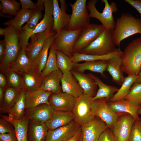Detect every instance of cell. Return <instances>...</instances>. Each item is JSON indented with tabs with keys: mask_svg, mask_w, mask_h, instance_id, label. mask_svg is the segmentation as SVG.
<instances>
[{
	"mask_svg": "<svg viewBox=\"0 0 141 141\" xmlns=\"http://www.w3.org/2000/svg\"><path fill=\"white\" fill-rule=\"evenodd\" d=\"M48 130L45 123L29 120L27 141H46Z\"/></svg>",
	"mask_w": 141,
	"mask_h": 141,
	"instance_id": "obj_22",
	"label": "cell"
},
{
	"mask_svg": "<svg viewBox=\"0 0 141 141\" xmlns=\"http://www.w3.org/2000/svg\"><path fill=\"white\" fill-rule=\"evenodd\" d=\"M76 98L70 95L62 92L57 94L52 93L49 102L55 110L72 112Z\"/></svg>",
	"mask_w": 141,
	"mask_h": 141,
	"instance_id": "obj_16",
	"label": "cell"
},
{
	"mask_svg": "<svg viewBox=\"0 0 141 141\" xmlns=\"http://www.w3.org/2000/svg\"><path fill=\"white\" fill-rule=\"evenodd\" d=\"M1 117L10 122L13 126L17 141H27V132L29 119L26 117L15 120L8 116L1 115Z\"/></svg>",
	"mask_w": 141,
	"mask_h": 141,
	"instance_id": "obj_33",
	"label": "cell"
},
{
	"mask_svg": "<svg viewBox=\"0 0 141 141\" xmlns=\"http://www.w3.org/2000/svg\"><path fill=\"white\" fill-rule=\"evenodd\" d=\"M26 50L24 47L21 48L16 60L9 66L8 69L21 74L34 68L33 62L27 55Z\"/></svg>",
	"mask_w": 141,
	"mask_h": 141,
	"instance_id": "obj_27",
	"label": "cell"
},
{
	"mask_svg": "<svg viewBox=\"0 0 141 141\" xmlns=\"http://www.w3.org/2000/svg\"><path fill=\"white\" fill-rule=\"evenodd\" d=\"M80 30L63 29L56 33L51 45L56 50L61 51L71 58L73 49Z\"/></svg>",
	"mask_w": 141,
	"mask_h": 141,
	"instance_id": "obj_9",
	"label": "cell"
},
{
	"mask_svg": "<svg viewBox=\"0 0 141 141\" xmlns=\"http://www.w3.org/2000/svg\"><path fill=\"white\" fill-rule=\"evenodd\" d=\"M55 34L54 32L47 36L42 50L33 62L34 68L41 73L46 64L50 48Z\"/></svg>",
	"mask_w": 141,
	"mask_h": 141,
	"instance_id": "obj_34",
	"label": "cell"
},
{
	"mask_svg": "<svg viewBox=\"0 0 141 141\" xmlns=\"http://www.w3.org/2000/svg\"></svg>",
	"mask_w": 141,
	"mask_h": 141,
	"instance_id": "obj_57",
	"label": "cell"
},
{
	"mask_svg": "<svg viewBox=\"0 0 141 141\" xmlns=\"http://www.w3.org/2000/svg\"><path fill=\"white\" fill-rule=\"evenodd\" d=\"M14 132V128L13 125L8 121L1 117L0 119V134Z\"/></svg>",
	"mask_w": 141,
	"mask_h": 141,
	"instance_id": "obj_45",
	"label": "cell"
},
{
	"mask_svg": "<svg viewBox=\"0 0 141 141\" xmlns=\"http://www.w3.org/2000/svg\"><path fill=\"white\" fill-rule=\"evenodd\" d=\"M56 51L51 44L46 64L41 72V74L43 78L51 73L59 69L57 65Z\"/></svg>",
	"mask_w": 141,
	"mask_h": 141,
	"instance_id": "obj_40",
	"label": "cell"
},
{
	"mask_svg": "<svg viewBox=\"0 0 141 141\" xmlns=\"http://www.w3.org/2000/svg\"><path fill=\"white\" fill-rule=\"evenodd\" d=\"M106 70L111 75L112 81L121 85L125 79L123 73L121 69V61L120 57H115L107 61Z\"/></svg>",
	"mask_w": 141,
	"mask_h": 141,
	"instance_id": "obj_31",
	"label": "cell"
},
{
	"mask_svg": "<svg viewBox=\"0 0 141 141\" xmlns=\"http://www.w3.org/2000/svg\"><path fill=\"white\" fill-rule=\"evenodd\" d=\"M47 36L44 32L33 34L31 36V42L26 52L27 55L32 61L34 62L42 50Z\"/></svg>",
	"mask_w": 141,
	"mask_h": 141,
	"instance_id": "obj_26",
	"label": "cell"
},
{
	"mask_svg": "<svg viewBox=\"0 0 141 141\" xmlns=\"http://www.w3.org/2000/svg\"><path fill=\"white\" fill-rule=\"evenodd\" d=\"M107 61H86L82 63H74L73 70L80 73L86 70L99 73L104 77V72L106 70Z\"/></svg>",
	"mask_w": 141,
	"mask_h": 141,
	"instance_id": "obj_29",
	"label": "cell"
},
{
	"mask_svg": "<svg viewBox=\"0 0 141 141\" xmlns=\"http://www.w3.org/2000/svg\"><path fill=\"white\" fill-rule=\"evenodd\" d=\"M4 33V28H0V34L1 35L3 36Z\"/></svg>",
	"mask_w": 141,
	"mask_h": 141,
	"instance_id": "obj_55",
	"label": "cell"
},
{
	"mask_svg": "<svg viewBox=\"0 0 141 141\" xmlns=\"http://www.w3.org/2000/svg\"><path fill=\"white\" fill-rule=\"evenodd\" d=\"M0 141H17L15 132L5 134H0Z\"/></svg>",
	"mask_w": 141,
	"mask_h": 141,
	"instance_id": "obj_48",
	"label": "cell"
},
{
	"mask_svg": "<svg viewBox=\"0 0 141 141\" xmlns=\"http://www.w3.org/2000/svg\"><path fill=\"white\" fill-rule=\"evenodd\" d=\"M125 1L135 8L141 15V0H125Z\"/></svg>",
	"mask_w": 141,
	"mask_h": 141,
	"instance_id": "obj_49",
	"label": "cell"
},
{
	"mask_svg": "<svg viewBox=\"0 0 141 141\" xmlns=\"http://www.w3.org/2000/svg\"><path fill=\"white\" fill-rule=\"evenodd\" d=\"M0 10L3 14L15 16L20 9L21 3L15 0H0Z\"/></svg>",
	"mask_w": 141,
	"mask_h": 141,
	"instance_id": "obj_42",
	"label": "cell"
},
{
	"mask_svg": "<svg viewBox=\"0 0 141 141\" xmlns=\"http://www.w3.org/2000/svg\"><path fill=\"white\" fill-rule=\"evenodd\" d=\"M61 7L57 0H53L54 20L52 32H56L63 29L67 28L69 25L71 15L66 13L67 5L65 0H60Z\"/></svg>",
	"mask_w": 141,
	"mask_h": 141,
	"instance_id": "obj_14",
	"label": "cell"
},
{
	"mask_svg": "<svg viewBox=\"0 0 141 141\" xmlns=\"http://www.w3.org/2000/svg\"><path fill=\"white\" fill-rule=\"evenodd\" d=\"M113 30L104 28L101 34L78 52L91 55H103L120 50L116 47L113 38Z\"/></svg>",
	"mask_w": 141,
	"mask_h": 141,
	"instance_id": "obj_3",
	"label": "cell"
},
{
	"mask_svg": "<svg viewBox=\"0 0 141 141\" xmlns=\"http://www.w3.org/2000/svg\"><path fill=\"white\" fill-rule=\"evenodd\" d=\"M62 92L77 98L83 94V91L70 71L63 73L61 80Z\"/></svg>",
	"mask_w": 141,
	"mask_h": 141,
	"instance_id": "obj_19",
	"label": "cell"
},
{
	"mask_svg": "<svg viewBox=\"0 0 141 141\" xmlns=\"http://www.w3.org/2000/svg\"><path fill=\"white\" fill-rule=\"evenodd\" d=\"M93 98L84 94L76 98L72 111L74 121L81 126L91 121L95 117Z\"/></svg>",
	"mask_w": 141,
	"mask_h": 141,
	"instance_id": "obj_6",
	"label": "cell"
},
{
	"mask_svg": "<svg viewBox=\"0 0 141 141\" xmlns=\"http://www.w3.org/2000/svg\"><path fill=\"white\" fill-rule=\"evenodd\" d=\"M88 74L94 80L99 88L96 95L93 98V100L104 98L105 99L107 102L110 101L119 89L116 87L105 84L98 77L92 73Z\"/></svg>",
	"mask_w": 141,
	"mask_h": 141,
	"instance_id": "obj_30",
	"label": "cell"
},
{
	"mask_svg": "<svg viewBox=\"0 0 141 141\" xmlns=\"http://www.w3.org/2000/svg\"><path fill=\"white\" fill-rule=\"evenodd\" d=\"M86 0H76L69 3L72 9L70 21L67 28L72 31L81 30L90 23L91 17Z\"/></svg>",
	"mask_w": 141,
	"mask_h": 141,
	"instance_id": "obj_8",
	"label": "cell"
},
{
	"mask_svg": "<svg viewBox=\"0 0 141 141\" xmlns=\"http://www.w3.org/2000/svg\"><path fill=\"white\" fill-rule=\"evenodd\" d=\"M25 89L21 90L16 102L8 112L9 118L19 120L26 117L25 102Z\"/></svg>",
	"mask_w": 141,
	"mask_h": 141,
	"instance_id": "obj_35",
	"label": "cell"
},
{
	"mask_svg": "<svg viewBox=\"0 0 141 141\" xmlns=\"http://www.w3.org/2000/svg\"><path fill=\"white\" fill-rule=\"evenodd\" d=\"M98 141H117L111 129L108 128L101 134Z\"/></svg>",
	"mask_w": 141,
	"mask_h": 141,
	"instance_id": "obj_46",
	"label": "cell"
},
{
	"mask_svg": "<svg viewBox=\"0 0 141 141\" xmlns=\"http://www.w3.org/2000/svg\"><path fill=\"white\" fill-rule=\"evenodd\" d=\"M52 93L41 89L32 91H26L25 97L26 110L42 104H50L49 99Z\"/></svg>",
	"mask_w": 141,
	"mask_h": 141,
	"instance_id": "obj_20",
	"label": "cell"
},
{
	"mask_svg": "<svg viewBox=\"0 0 141 141\" xmlns=\"http://www.w3.org/2000/svg\"><path fill=\"white\" fill-rule=\"evenodd\" d=\"M104 4V7L102 13L99 12L96 9V4L98 2L97 0H90L87 4V7L89 11L91 17L96 19L101 23L105 28L114 30L116 22L113 15V13L118 10L117 5L112 2L110 4L107 0H102Z\"/></svg>",
	"mask_w": 141,
	"mask_h": 141,
	"instance_id": "obj_5",
	"label": "cell"
},
{
	"mask_svg": "<svg viewBox=\"0 0 141 141\" xmlns=\"http://www.w3.org/2000/svg\"><path fill=\"white\" fill-rule=\"evenodd\" d=\"M32 11L31 10L21 8L14 18L5 22L4 24L7 26L12 27L20 32L22 25L30 19Z\"/></svg>",
	"mask_w": 141,
	"mask_h": 141,
	"instance_id": "obj_37",
	"label": "cell"
},
{
	"mask_svg": "<svg viewBox=\"0 0 141 141\" xmlns=\"http://www.w3.org/2000/svg\"><path fill=\"white\" fill-rule=\"evenodd\" d=\"M21 74L26 91H32L41 88L43 78L36 68H32L28 72Z\"/></svg>",
	"mask_w": 141,
	"mask_h": 141,
	"instance_id": "obj_28",
	"label": "cell"
},
{
	"mask_svg": "<svg viewBox=\"0 0 141 141\" xmlns=\"http://www.w3.org/2000/svg\"><path fill=\"white\" fill-rule=\"evenodd\" d=\"M21 91L7 86L4 89L3 98L0 104L1 113H8L16 102Z\"/></svg>",
	"mask_w": 141,
	"mask_h": 141,
	"instance_id": "obj_32",
	"label": "cell"
},
{
	"mask_svg": "<svg viewBox=\"0 0 141 141\" xmlns=\"http://www.w3.org/2000/svg\"><path fill=\"white\" fill-rule=\"evenodd\" d=\"M44 7L45 13L42 20L37 24L32 32L19 40V44L21 48L24 47L26 49H27L29 44L28 40L33 34L44 32L48 36L54 32H52L54 24L53 0H45Z\"/></svg>",
	"mask_w": 141,
	"mask_h": 141,
	"instance_id": "obj_7",
	"label": "cell"
},
{
	"mask_svg": "<svg viewBox=\"0 0 141 141\" xmlns=\"http://www.w3.org/2000/svg\"><path fill=\"white\" fill-rule=\"evenodd\" d=\"M124 99L141 106V84L134 83Z\"/></svg>",
	"mask_w": 141,
	"mask_h": 141,
	"instance_id": "obj_43",
	"label": "cell"
},
{
	"mask_svg": "<svg viewBox=\"0 0 141 141\" xmlns=\"http://www.w3.org/2000/svg\"><path fill=\"white\" fill-rule=\"evenodd\" d=\"M138 78L135 82L141 84V70L137 75Z\"/></svg>",
	"mask_w": 141,
	"mask_h": 141,
	"instance_id": "obj_54",
	"label": "cell"
},
{
	"mask_svg": "<svg viewBox=\"0 0 141 141\" xmlns=\"http://www.w3.org/2000/svg\"><path fill=\"white\" fill-rule=\"evenodd\" d=\"M128 141H141V119L135 120L133 124Z\"/></svg>",
	"mask_w": 141,
	"mask_h": 141,
	"instance_id": "obj_44",
	"label": "cell"
},
{
	"mask_svg": "<svg viewBox=\"0 0 141 141\" xmlns=\"http://www.w3.org/2000/svg\"><path fill=\"white\" fill-rule=\"evenodd\" d=\"M108 128L105 122L95 116L91 121L81 126L82 141H98L102 133Z\"/></svg>",
	"mask_w": 141,
	"mask_h": 141,
	"instance_id": "obj_12",
	"label": "cell"
},
{
	"mask_svg": "<svg viewBox=\"0 0 141 141\" xmlns=\"http://www.w3.org/2000/svg\"><path fill=\"white\" fill-rule=\"evenodd\" d=\"M22 9L31 10L36 8V4L31 0H20Z\"/></svg>",
	"mask_w": 141,
	"mask_h": 141,
	"instance_id": "obj_47",
	"label": "cell"
},
{
	"mask_svg": "<svg viewBox=\"0 0 141 141\" xmlns=\"http://www.w3.org/2000/svg\"><path fill=\"white\" fill-rule=\"evenodd\" d=\"M74 120L72 112L55 110L51 118L45 124L49 130L67 125Z\"/></svg>",
	"mask_w": 141,
	"mask_h": 141,
	"instance_id": "obj_25",
	"label": "cell"
},
{
	"mask_svg": "<svg viewBox=\"0 0 141 141\" xmlns=\"http://www.w3.org/2000/svg\"><path fill=\"white\" fill-rule=\"evenodd\" d=\"M5 44L4 39L0 41V60L1 62L3 60L5 52Z\"/></svg>",
	"mask_w": 141,
	"mask_h": 141,
	"instance_id": "obj_50",
	"label": "cell"
},
{
	"mask_svg": "<svg viewBox=\"0 0 141 141\" xmlns=\"http://www.w3.org/2000/svg\"><path fill=\"white\" fill-rule=\"evenodd\" d=\"M138 115H141V108L138 110Z\"/></svg>",
	"mask_w": 141,
	"mask_h": 141,
	"instance_id": "obj_56",
	"label": "cell"
},
{
	"mask_svg": "<svg viewBox=\"0 0 141 141\" xmlns=\"http://www.w3.org/2000/svg\"><path fill=\"white\" fill-rule=\"evenodd\" d=\"M62 75L59 69L50 73L43 78L40 89L55 94L62 92L60 85Z\"/></svg>",
	"mask_w": 141,
	"mask_h": 141,
	"instance_id": "obj_21",
	"label": "cell"
},
{
	"mask_svg": "<svg viewBox=\"0 0 141 141\" xmlns=\"http://www.w3.org/2000/svg\"><path fill=\"white\" fill-rule=\"evenodd\" d=\"M135 119L129 114L124 113L118 118L111 129L117 141L128 140Z\"/></svg>",
	"mask_w": 141,
	"mask_h": 141,
	"instance_id": "obj_13",
	"label": "cell"
},
{
	"mask_svg": "<svg viewBox=\"0 0 141 141\" xmlns=\"http://www.w3.org/2000/svg\"><path fill=\"white\" fill-rule=\"evenodd\" d=\"M56 53L58 68L62 73L73 70L74 63L71 58L60 51L56 50Z\"/></svg>",
	"mask_w": 141,
	"mask_h": 141,
	"instance_id": "obj_41",
	"label": "cell"
},
{
	"mask_svg": "<svg viewBox=\"0 0 141 141\" xmlns=\"http://www.w3.org/2000/svg\"><path fill=\"white\" fill-rule=\"evenodd\" d=\"M55 110L50 104L44 103L25 110L26 117L29 120L45 123Z\"/></svg>",
	"mask_w": 141,
	"mask_h": 141,
	"instance_id": "obj_17",
	"label": "cell"
},
{
	"mask_svg": "<svg viewBox=\"0 0 141 141\" xmlns=\"http://www.w3.org/2000/svg\"><path fill=\"white\" fill-rule=\"evenodd\" d=\"M115 22L113 38L119 49L123 40L137 33L141 35V18H136L130 13H124L117 19Z\"/></svg>",
	"mask_w": 141,
	"mask_h": 141,
	"instance_id": "obj_1",
	"label": "cell"
},
{
	"mask_svg": "<svg viewBox=\"0 0 141 141\" xmlns=\"http://www.w3.org/2000/svg\"><path fill=\"white\" fill-rule=\"evenodd\" d=\"M45 0H38L36 3V8L33 10L32 14L26 24L22 27L20 33V39H21L28 34L32 32L37 25L38 23L42 17V10L44 7Z\"/></svg>",
	"mask_w": 141,
	"mask_h": 141,
	"instance_id": "obj_24",
	"label": "cell"
},
{
	"mask_svg": "<svg viewBox=\"0 0 141 141\" xmlns=\"http://www.w3.org/2000/svg\"><path fill=\"white\" fill-rule=\"evenodd\" d=\"M83 91V94L93 98L96 95L98 86L94 80L88 74L74 70L70 71Z\"/></svg>",
	"mask_w": 141,
	"mask_h": 141,
	"instance_id": "obj_23",
	"label": "cell"
},
{
	"mask_svg": "<svg viewBox=\"0 0 141 141\" xmlns=\"http://www.w3.org/2000/svg\"><path fill=\"white\" fill-rule=\"evenodd\" d=\"M107 103L113 110L119 113H127L132 116L135 120L140 119L138 114L141 106L132 102L123 99L115 102L109 101Z\"/></svg>",
	"mask_w": 141,
	"mask_h": 141,
	"instance_id": "obj_18",
	"label": "cell"
},
{
	"mask_svg": "<svg viewBox=\"0 0 141 141\" xmlns=\"http://www.w3.org/2000/svg\"><path fill=\"white\" fill-rule=\"evenodd\" d=\"M4 89L0 87V104L2 102L3 98Z\"/></svg>",
	"mask_w": 141,
	"mask_h": 141,
	"instance_id": "obj_53",
	"label": "cell"
},
{
	"mask_svg": "<svg viewBox=\"0 0 141 141\" xmlns=\"http://www.w3.org/2000/svg\"><path fill=\"white\" fill-rule=\"evenodd\" d=\"M3 71L6 78L8 86L20 91L25 89L24 80L21 74L8 69Z\"/></svg>",
	"mask_w": 141,
	"mask_h": 141,
	"instance_id": "obj_39",
	"label": "cell"
},
{
	"mask_svg": "<svg viewBox=\"0 0 141 141\" xmlns=\"http://www.w3.org/2000/svg\"><path fill=\"white\" fill-rule=\"evenodd\" d=\"M102 25L89 23L80 30L73 49V53L79 52L95 39L104 29Z\"/></svg>",
	"mask_w": 141,
	"mask_h": 141,
	"instance_id": "obj_10",
	"label": "cell"
},
{
	"mask_svg": "<svg viewBox=\"0 0 141 141\" xmlns=\"http://www.w3.org/2000/svg\"><path fill=\"white\" fill-rule=\"evenodd\" d=\"M20 31L11 26L4 28L3 36L5 44V52L1 62L3 71L8 69L16 58L21 48L19 44Z\"/></svg>",
	"mask_w": 141,
	"mask_h": 141,
	"instance_id": "obj_4",
	"label": "cell"
},
{
	"mask_svg": "<svg viewBox=\"0 0 141 141\" xmlns=\"http://www.w3.org/2000/svg\"><path fill=\"white\" fill-rule=\"evenodd\" d=\"M137 75H130L125 77V80L121 87L111 99L110 101L114 102L124 99L137 78Z\"/></svg>",
	"mask_w": 141,
	"mask_h": 141,
	"instance_id": "obj_38",
	"label": "cell"
},
{
	"mask_svg": "<svg viewBox=\"0 0 141 141\" xmlns=\"http://www.w3.org/2000/svg\"><path fill=\"white\" fill-rule=\"evenodd\" d=\"M81 130V126L74 120L66 125L49 130L46 141H67Z\"/></svg>",
	"mask_w": 141,
	"mask_h": 141,
	"instance_id": "obj_15",
	"label": "cell"
},
{
	"mask_svg": "<svg viewBox=\"0 0 141 141\" xmlns=\"http://www.w3.org/2000/svg\"><path fill=\"white\" fill-rule=\"evenodd\" d=\"M107 102L105 99L104 98L94 100L93 113L95 116L99 118L111 129L118 118L124 113L114 111L108 105Z\"/></svg>",
	"mask_w": 141,
	"mask_h": 141,
	"instance_id": "obj_11",
	"label": "cell"
},
{
	"mask_svg": "<svg viewBox=\"0 0 141 141\" xmlns=\"http://www.w3.org/2000/svg\"><path fill=\"white\" fill-rule=\"evenodd\" d=\"M122 51L120 50L112 53L103 55H88L78 52L73 53L71 59L74 63L81 61H91L98 60L107 61L115 57H120Z\"/></svg>",
	"mask_w": 141,
	"mask_h": 141,
	"instance_id": "obj_36",
	"label": "cell"
},
{
	"mask_svg": "<svg viewBox=\"0 0 141 141\" xmlns=\"http://www.w3.org/2000/svg\"><path fill=\"white\" fill-rule=\"evenodd\" d=\"M120 58L123 72L128 75H138L141 70V37L127 45Z\"/></svg>",
	"mask_w": 141,
	"mask_h": 141,
	"instance_id": "obj_2",
	"label": "cell"
},
{
	"mask_svg": "<svg viewBox=\"0 0 141 141\" xmlns=\"http://www.w3.org/2000/svg\"><path fill=\"white\" fill-rule=\"evenodd\" d=\"M7 80L5 75L2 73L0 74V87L4 89L6 87Z\"/></svg>",
	"mask_w": 141,
	"mask_h": 141,
	"instance_id": "obj_52",
	"label": "cell"
},
{
	"mask_svg": "<svg viewBox=\"0 0 141 141\" xmlns=\"http://www.w3.org/2000/svg\"><path fill=\"white\" fill-rule=\"evenodd\" d=\"M67 141H82V134L81 130L72 138Z\"/></svg>",
	"mask_w": 141,
	"mask_h": 141,
	"instance_id": "obj_51",
	"label": "cell"
}]
</instances>
